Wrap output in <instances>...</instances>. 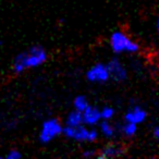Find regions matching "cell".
<instances>
[{
	"label": "cell",
	"instance_id": "obj_22",
	"mask_svg": "<svg viewBox=\"0 0 159 159\" xmlns=\"http://www.w3.org/2000/svg\"><path fill=\"white\" fill-rule=\"evenodd\" d=\"M0 159H1V157H0Z\"/></svg>",
	"mask_w": 159,
	"mask_h": 159
},
{
	"label": "cell",
	"instance_id": "obj_11",
	"mask_svg": "<svg viewBox=\"0 0 159 159\" xmlns=\"http://www.w3.org/2000/svg\"><path fill=\"white\" fill-rule=\"evenodd\" d=\"M99 130L106 137H112L116 133V129L109 121H102L99 123Z\"/></svg>",
	"mask_w": 159,
	"mask_h": 159
},
{
	"label": "cell",
	"instance_id": "obj_5",
	"mask_svg": "<svg viewBox=\"0 0 159 159\" xmlns=\"http://www.w3.org/2000/svg\"><path fill=\"white\" fill-rule=\"evenodd\" d=\"M86 80L94 84H104L110 80L109 71L105 63H96L86 72Z\"/></svg>",
	"mask_w": 159,
	"mask_h": 159
},
{
	"label": "cell",
	"instance_id": "obj_17",
	"mask_svg": "<svg viewBox=\"0 0 159 159\" xmlns=\"http://www.w3.org/2000/svg\"><path fill=\"white\" fill-rule=\"evenodd\" d=\"M154 135H155V137H157V139H159V126L154 130Z\"/></svg>",
	"mask_w": 159,
	"mask_h": 159
},
{
	"label": "cell",
	"instance_id": "obj_1",
	"mask_svg": "<svg viewBox=\"0 0 159 159\" xmlns=\"http://www.w3.org/2000/svg\"><path fill=\"white\" fill-rule=\"evenodd\" d=\"M47 51L39 45L30 47L27 50L19 53L13 61V71L18 74L30 69H35L40 66L47 61Z\"/></svg>",
	"mask_w": 159,
	"mask_h": 159
},
{
	"label": "cell",
	"instance_id": "obj_19",
	"mask_svg": "<svg viewBox=\"0 0 159 159\" xmlns=\"http://www.w3.org/2000/svg\"><path fill=\"white\" fill-rule=\"evenodd\" d=\"M97 159H106V158H105V157H102H102H98Z\"/></svg>",
	"mask_w": 159,
	"mask_h": 159
},
{
	"label": "cell",
	"instance_id": "obj_18",
	"mask_svg": "<svg viewBox=\"0 0 159 159\" xmlns=\"http://www.w3.org/2000/svg\"><path fill=\"white\" fill-rule=\"evenodd\" d=\"M156 27H157V32H158V34H159V18H158V20H157V24H156Z\"/></svg>",
	"mask_w": 159,
	"mask_h": 159
},
{
	"label": "cell",
	"instance_id": "obj_14",
	"mask_svg": "<svg viewBox=\"0 0 159 159\" xmlns=\"http://www.w3.org/2000/svg\"><path fill=\"white\" fill-rule=\"evenodd\" d=\"M137 131V125L132 123H124V125L122 126V133H123L125 136H133L135 135Z\"/></svg>",
	"mask_w": 159,
	"mask_h": 159
},
{
	"label": "cell",
	"instance_id": "obj_21",
	"mask_svg": "<svg viewBox=\"0 0 159 159\" xmlns=\"http://www.w3.org/2000/svg\"><path fill=\"white\" fill-rule=\"evenodd\" d=\"M158 70H159V61H158Z\"/></svg>",
	"mask_w": 159,
	"mask_h": 159
},
{
	"label": "cell",
	"instance_id": "obj_2",
	"mask_svg": "<svg viewBox=\"0 0 159 159\" xmlns=\"http://www.w3.org/2000/svg\"><path fill=\"white\" fill-rule=\"evenodd\" d=\"M109 45L115 53H136L139 50V45L133 40L126 33L122 31H115L109 38Z\"/></svg>",
	"mask_w": 159,
	"mask_h": 159
},
{
	"label": "cell",
	"instance_id": "obj_20",
	"mask_svg": "<svg viewBox=\"0 0 159 159\" xmlns=\"http://www.w3.org/2000/svg\"><path fill=\"white\" fill-rule=\"evenodd\" d=\"M157 58H158V61H159V50H158V52H157Z\"/></svg>",
	"mask_w": 159,
	"mask_h": 159
},
{
	"label": "cell",
	"instance_id": "obj_8",
	"mask_svg": "<svg viewBox=\"0 0 159 159\" xmlns=\"http://www.w3.org/2000/svg\"><path fill=\"white\" fill-rule=\"evenodd\" d=\"M83 117V124L89 126H94L96 124H99L102 122V117H100V109L97 107L89 105L86 109L82 112Z\"/></svg>",
	"mask_w": 159,
	"mask_h": 159
},
{
	"label": "cell",
	"instance_id": "obj_7",
	"mask_svg": "<svg viewBox=\"0 0 159 159\" xmlns=\"http://www.w3.org/2000/svg\"><path fill=\"white\" fill-rule=\"evenodd\" d=\"M147 118V112L144 108H142L139 105H134V106L130 107L128 111L124 115V120L126 123H132L135 125L143 123Z\"/></svg>",
	"mask_w": 159,
	"mask_h": 159
},
{
	"label": "cell",
	"instance_id": "obj_9",
	"mask_svg": "<svg viewBox=\"0 0 159 159\" xmlns=\"http://www.w3.org/2000/svg\"><path fill=\"white\" fill-rule=\"evenodd\" d=\"M82 124H83L82 113L74 110V109L68 113V116H66V126L74 128V126L82 125Z\"/></svg>",
	"mask_w": 159,
	"mask_h": 159
},
{
	"label": "cell",
	"instance_id": "obj_16",
	"mask_svg": "<svg viewBox=\"0 0 159 159\" xmlns=\"http://www.w3.org/2000/svg\"><path fill=\"white\" fill-rule=\"evenodd\" d=\"M94 154H95V152H94L93 150H86V152H84V157H86V158H91V157L94 156Z\"/></svg>",
	"mask_w": 159,
	"mask_h": 159
},
{
	"label": "cell",
	"instance_id": "obj_6",
	"mask_svg": "<svg viewBox=\"0 0 159 159\" xmlns=\"http://www.w3.org/2000/svg\"><path fill=\"white\" fill-rule=\"evenodd\" d=\"M107 69L109 71L110 79H112L116 82H124L128 79V70L123 62L120 61L117 58H113L108 63H106Z\"/></svg>",
	"mask_w": 159,
	"mask_h": 159
},
{
	"label": "cell",
	"instance_id": "obj_10",
	"mask_svg": "<svg viewBox=\"0 0 159 159\" xmlns=\"http://www.w3.org/2000/svg\"><path fill=\"white\" fill-rule=\"evenodd\" d=\"M89 106V99H87V97L84 95H77L76 97L73 99V108H74V110L79 111V112H81V113H82Z\"/></svg>",
	"mask_w": 159,
	"mask_h": 159
},
{
	"label": "cell",
	"instance_id": "obj_13",
	"mask_svg": "<svg viewBox=\"0 0 159 159\" xmlns=\"http://www.w3.org/2000/svg\"><path fill=\"white\" fill-rule=\"evenodd\" d=\"M115 108L110 106H106L102 109H100V117H102V121H110L113 117H115Z\"/></svg>",
	"mask_w": 159,
	"mask_h": 159
},
{
	"label": "cell",
	"instance_id": "obj_4",
	"mask_svg": "<svg viewBox=\"0 0 159 159\" xmlns=\"http://www.w3.org/2000/svg\"><path fill=\"white\" fill-rule=\"evenodd\" d=\"M62 130H63V126L58 119L51 118V119L46 120L40 129L39 141L42 143H49L58 135L62 134Z\"/></svg>",
	"mask_w": 159,
	"mask_h": 159
},
{
	"label": "cell",
	"instance_id": "obj_12",
	"mask_svg": "<svg viewBox=\"0 0 159 159\" xmlns=\"http://www.w3.org/2000/svg\"><path fill=\"white\" fill-rule=\"evenodd\" d=\"M120 154H121V148H119L118 146L115 145L107 146L102 150V157H105V158H112V157L119 156Z\"/></svg>",
	"mask_w": 159,
	"mask_h": 159
},
{
	"label": "cell",
	"instance_id": "obj_3",
	"mask_svg": "<svg viewBox=\"0 0 159 159\" xmlns=\"http://www.w3.org/2000/svg\"><path fill=\"white\" fill-rule=\"evenodd\" d=\"M62 134L64 136H66L68 139H74V141L79 142H94L97 139L98 137V132L95 129H89L87 126H85L84 124L79 126H64L62 130Z\"/></svg>",
	"mask_w": 159,
	"mask_h": 159
},
{
	"label": "cell",
	"instance_id": "obj_15",
	"mask_svg": "<svg viewBox=\"0 0 159 159\" xmlns=\"http://www.w3.org/2000/svg\"><path fill=\"white\" fill-rule=\"evenodd\" d=\"M5 159H21V154L18 150H11V152H8Z\"/></svg>",
	"mask_w": 159,
	"mask_h": 159
}]
</instances>
